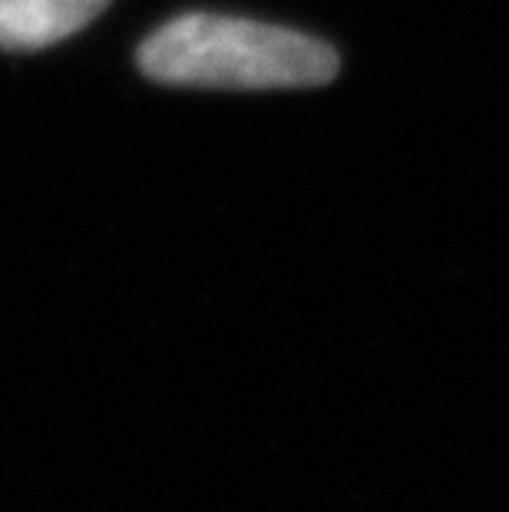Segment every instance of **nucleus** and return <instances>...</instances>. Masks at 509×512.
I'll return each mask as SVG.
<instances>
[{
    "label": "nucleus",
    "instance_id": "1",
    "mask_svg": "<svg viewBox=\"0 0 509 512\" xmlns=\"http://www.w3.org/2000/svg\"><path fill=\"white\" fill-rule=\"evenodd\" d=\"M143 76L205 90H301L324 86L341 70L331 43L301 30L222 14H182L136 50Z\"/></svg>",
    "mask_w": 509,
    "mask_h": 512
},
{
    "label": "nucleus",
    "instance_id": "2",
    "mask_svg": "<svg viewBox=\"0 0 509 512\" xmlns=\"http://www.w3.org/2000/svg\"><path fill=\"white\" fill-rule=\"evenodd\" d=\"M113 0H0V50L30 53L80 34Z\"/></svg>",
    "mask_w": 509,
    "mask_h": 512
}]
</instances>
